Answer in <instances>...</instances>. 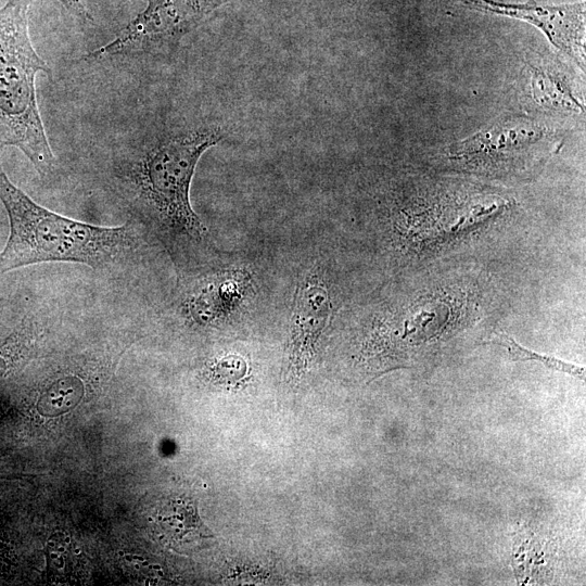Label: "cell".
I'll use <instances>...</instances> for the list:
<instances>
[{
  "label": "cell",
  "instance_id": "cell-1",
  "mask_svg": "<svg viewBox=\"0 0 586 586\" xmlns=\"http://www.w3.org/2000/svg\"><path fill=\"white\" fill-rule=\"evenodd\" d=\"M224 137L215 125L158 131L118 167L135 204L175 241L202 243L207 238V228L191 206L190 188L201 156Z\"/></svg>",
  "mask_w": 586,
  "mask_h": 586
},
{
  "label": "cell",
  "instance_id": "cell-2",
  "mask_svg": "<svg viewBox=\"0 0 586 586\" xmlns=\"http://www.w3.org/2000/svg\"><path fill=\"white\" fill-rule=\"evenodd\" d=\"M0 201L10 221V234L0 253V273L47 262L102 267L125 257L136 245L127 226H95L37 204L11 182L1 163Z\"/></svg>",
  "mask_w": 586,
  "mask_h": 586
},
{
  "label": "cell",
  "instance_id": "cell-3",
  "mask_svg": "<svg viewBox=\"0 0 586 586\" xmlns=\"http://www.w3.org/2000/svg\"><path fill=\"white\" fill-rule=\"evenodd\" d=\"M39 72L52 74L29 37L28 0H8L0 8V148L20 149L44 177L55 158L37 104Z\"/></svg>",
  "mask_w": 586,
  "mask_h": 586
},
{
  "label": "cell",
  "instance_id": "cell-4",
  "mask_svg": "<svg viewBox=\"0 0 586 586\" xmlns=\"http://www.w3.org/2000/svg\"><path fill=\"white\" fill-rule=\"evenodd\" d=\"M146 7L110 42L84 55L87 61L160 53L175 47L222 0H146Z\"/></svg>",
  "mask_w": 586,
  "mask_h": 586
},
{
  "label": "cell",
  "instance_id": "cell-5",
  "mask_svg": "<svg viewBox=\"0 0 586 586\" xmlns=\"http://www.w3.org/2000/svg\"><path fill=\"white\" fill-rule=\"evenodd\" d=\"M333 313L328 278L315 263L298 277L289 324L286 378L300 380L316 359Z\"/></svg>",
  "mask_w": 586,
  "mask_h": 586
},
{
  "label": "cell",
  "instance_id": "cell-6",
  "mask_svg": "<svg viewBox=\"0 0 586 586\" xmlns=\"http://www.w3.org/2000/svg\"><path fill=\"white\" fill-rule=\"evenodd\" d=\"M476 11L527 21L545 33L563 53L584 66L585 3L540 5L494 0H457Z\"/></svg>",
  "mask_w": 586,
  "mask_h": 586
},
{
  "label": "cell",
  "instance_id": "cell-7",
  "mask_svg": "<svg viewBox=\"0 0 586 586\" xmlns=\"http://www.w3.org/2000/svg\"><path fill=\"white\" fill-rule=\"evenodd\" d=\"M251 284L249 275L241 270L212 275L193 289L186 302L187 311L202 324L229 321L250 300Z\"/></svg>",
  "mask_w": 586,
  "mask_h": 586
},
{
  "label": "cell",
  "instance_id": "cell-8",
  "mask_svg": "<svg viewBox=\"0 0 586 586\" xmlns=\"http://www.w3.org/2000/svg\"><path fill=\"white\" fill-rule=\"evenodd\" d=\"M550 137L545 129L525 119H507L497 123L464 141L459 142L453 156L479 160L512 157L544 144Z\"/></svg>",
  "mask_w": 586,
  "mask_h": 586
},
{
  "label": "cell",
  "instance_id": "cell-9",
  "mask_svg": "<svg viewBox=\"0 0 586 586\" xmlns=\"http://www.w3.org/2000/svg\"><path fill=\"white\" fill-rule=\"evenodd\" d=\"M157 526L162 536L171 543L181 544L186 536H201L196 511L190 502H170L157 518Z\"/></svg>",
  "mask_w": 586,
  "mask_h": 586
},
{
  "label": "cell",
  "instance_id": "cell-10",
  "mask_svg": "<svg viewBox=\"0 0 586 586\" xmlns=\"http://www.w3.org/2000/svg\"><path fill=\"white\" fill-rule=\"evenodd\" d=\"M84 396V383L75 375L54 380L42 392L38 409L46 415H59L74 407Z\"/></svg>",
  "mask_w": 586,
  "mask_h": 586
},
{
  "label": "cell",
  "instance_id": "cell-11",
  "mask_svg": "<svg viewBox=\"0 0 586 586\" xmlns=\"http://www.w3.org/2000/svg\"><path fill=\"white\" fill-rule=\"evenodd\" d=\"M497 339L499 343L507 349L510 358L513 361H537L545 368L552 371L570 374L578 380H585L584 367L564 361L556 356L536 353L532 349L519 344L512 336L506 332H498Z\"/></svg>",
  "mask_w": 586,
  "mask_h": 586
},
{
  "label": "cell",
  "instance_id": "cell-12",
  "mask_svg": "<svg viewBox=\"0 0 586 586\" xmlns=\"http://www.w3.org/2000/svg\"><path fill=\"white\" fill-rule=\"evenodd\" d=\"M247 372V364L240 355H226L215 361L211 367L213 381L221 385L239 383Z\"/></svg>",
  "mask_w": 586,
  "mask_h": 586
},
{
  "label": "cell",
  "instance_id": "cell-13",
  "mask_svg": "<svg viewBox=\"0 0 586 586\" xmlns=\"http://www.w3.org/2000/svg\"><path fill=\"white\" fill-rule=\"evenodd\" d=\"M23 334V332L15 333L14 335H12V337L5 340L0 345V375L5 371L8 367L5 357L8 356L7 354L20 346Z\"/></svg>",
  "mask_w": 586,
  "mask_h": 586
},
{
  "label": "cell",
  "instance_id": "cell-14",
  "mask_svg": "<svg viewBox=\"0 0 586 586\" xmlns=\"http://www.w3.org/2000/svg\"><path fill=\"white\" fill-rule=\"evenodd\" d=\"M71 13L86 22H92V15L81 0H59Z\"/></svg>",
  "mask_w": 586,
  "mask_h": 586
}]
</instances>
